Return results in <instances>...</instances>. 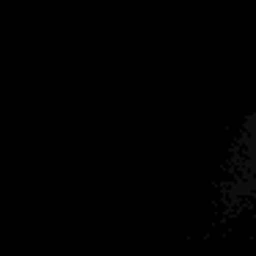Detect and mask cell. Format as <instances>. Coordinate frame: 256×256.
<instances>
[]
</instances>
